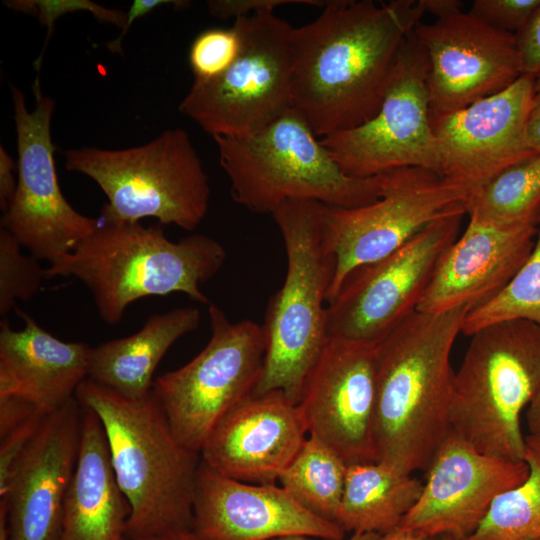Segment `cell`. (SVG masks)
Here are the masks:
<instances>
[{
  "label": "cell",
  "instance_id": "obj_1",
  "mask_svg": "<svg viewBox=\"0 0 540 540\" xmlns=\"http://www.w3.org/2000/svg\"><path fill=\"white\" fill-rule=\"evenodd\" d=\"M424 14L421 0H329L294 28L291 107L317 137L377 113L399 49Z\"/></svg>",
  "mask_w": 540,
  "mask_h": 540
},
{
  "label": "cell",
  "instance_id": "obj_2",
  "mask_svg": "<svg viewBox=\"0 0 540 540\" xmlns=\"http://www.w3.org/2000/svg\"><path fill=\"white\" fill-rule=\"evenodd\" d=\"M468 309L415 311L376 343V461L426 471L451 430L450 355Z\"/></svg>",
  "mask_w": 540,
  "mask_h": 540
},
{
  "label": "cell",
  "instance_id": "obj_3",
  "mask_svg": "<svg viewBox=\"0 0 540 540\" xmlns=\"http://www.w3.org/2000/svg\"><path fill=\"white\" fill-rule=\"evenodd\" d=\"M75 398L103 426L117 483L130 506L125 538L193 530L201 456L177 440L152 391L130 399L87 378Z\"/></svg>",
  "mask_w": 540,
  "mask_h": 540
},
{
  "label": "cell",
  "instance_id": "obj_4",
  "mask_svg": "<svg viewBox=\"0 0 540 540\" xmlns=\"http://www.w3.org/2000/svg\"><path fill=\"white\" fill-rule=\"evenodd\" d=\"M225 259L223 245L204 234L174 242L160 225L104 223L50 264L45 275L83 282L100 317L116 324L131 303L148 296L183 293L210 305L201 285L217 274Z\"/></svg>",
  "mask_w": 540,
  "mask_h": 540
},
{
  "label": "cell",
  "instance_id": "obj_5",
  "mask_svg": "<svg viewBox=\"0 0 540 540\" xmlns=\"http://www.w3.org/2000/svg\"><path fill=\"white\" fill-rule=\"evenodd\" d=\"M323 206L288 200L272 213L284 241L287 269L267 304L266 352L254 394L279 390L298 404L329 339L327 297L335 258L323 234Z\"/></svg>",
  "mask_w": 540,
  "mask_h": 540
},
{
  "label": "cell",
  "instance_id": "obj_6",
  "mask_svg": "<svg viewBox=\"0 0 540 540\" xmlns=\"http://www.w3.org/2000/svg\"><path fill=\"white\" fill-rule=\"evenodd\" d=\"M213 139L232 199L254 213L272 215L288 200L356 208L381 195V174H346L293 108L252 134Z\"/></svg>",
  "mask_w": 540,
  "mask_h": 540
},
{
  "label": "cell",
  "instance_id": "obj_7",
  "mask_svg": "<svg viewBox=\"0 0 540 540\" xmlns=\"http://www.w3.org/2000/svg\"><path fill=\"white\" fill-rule=\"evenodd\" d=\"M540 389V326L509 320L473 335L455 372L451 430L479 452L524 461L521 414Z\"/></svg>",
  "mask_w": 540,
  "mask_h": 540
},
{
  "label": "cell",
  "instance_id": "obj_8",
  "mask_svg": "<svg viewBox=\"0 0 540 540\" xmlns=\"http://www.w3.org/2000/svg\"><path fill=\"white\" fill-rule=\"evenodd\" d=\"M65 168L88 176L103 190L108 199L102 208L104 223L153 217L191 231L208 211L209 179L181 128L136 147L68 149Z\"/></svg>",
  "mask_w": 540,
  "mask_h": 540
},
{
  "label": "cell",
  "instance_id": "obj_9",
  "mask_svg": "<svg viewBox=\"0 0 540 540\" xmlns=\"http://www.w3.org/2000/svg\"><path fill=\"white\" fill-rule=\"evenodd\" d=\"M241 50L221 75L193 81L179 111L212 137L252 134L291 109L293 30L273 11L236 19Z\"/></svg>",
  "mask_w": 540,
  "mask_h": 540
},
{
  "label": "cell",
  "instance_id": "obj_10",
  "mask_svg": "<svg viewBox=\"0 0 540 540\" xmlns=\"http://www.w3.org/2000/svg\"><path fill=\"white\" fill-rule=\"evenodd\" d=\"M208 314L207 345L152 386L177 440L198 453L221 418L253 394L266 352L263 325L250 319L232 322L212 303Z\"/></svg>",
  "mask_w": 540,
  "mask_h": 540
},
{
  "label": "cell",
  "instance_id": "obj_11",
  "mask_svg": "<svg viewBox=\"0 0 540 540\" xmlns=\"http://www.w3.org/2000/svg\"><path fill=\"white\" fill-rule=\"evenodd\" d=\"M381 176L375 202L356 208L323 206V234L335 258L327 303L350 273L391 254L433 221L466 210L471 194L423 168H399Z\"/></svg>",
  "mask_w": 540,
  "mask_h": 540
},
{
  "label": "cell",
  "instance_id": "obj_12",
  "mask_svg": "<svg viewBox=\"0 0 540 540\" xmlns=\"http://www.w3.org/2000/svg\"><path fill=\"white\" fill-rule=\"evenodd\" d=\"M428 73L426 51L413 30L399 49L377 113L355 128L321 139L346 174L373 177L415 167L440 175L439 146L431 126Z\"/></svg>",
  "mask_w": 540,
  "mask_h": 540
},
{
  "label": "cell",
  "instance_id": "obj_13",
  "mask_svg": "<svg viewBox=\"0 0 540 540\" xmlns=\"http://www.w3.org/2000/svg\"><path fill=\"white\" fill-rule=\"evenodd\" d=\"M465 214L433 221L391 254L350 273L327 303L328 337L378 343L417 311Z\"/></svg>",
  "mask_w": 540,
  "mask_h": 540
},
{
  "label": "cell",
  "instance_id": "obj_14",
  "mask_svg": "<svg viewBox=\"0 0 540 540\" xmlns=\"http://www.w3.org/2000/svg\"><path fill=\"white\" fill-rule=\"evenodd\" d=\"M35 106L28 111L21 90L10 85L17 133V188L1 227L22 247L49 265L70 253L91 235L99 221L76 211L60 189L51 138L55 101L43 94L39 77L33 83Z\"/></svg>",
  "mask_w": 540,
  "mask_h": 540
},
{
  "label": "cell",
  "instance_id": "obj_15",
  "mask_svg": "<svg viewBox=\"0 0 540 540\" xmlns=\"http://www.w3.org/2000/svg\"><path fill=\"white\" fill-rule=\"evenodd\" d=\"M414 33L428 57L430 116L450 114L499 93L523 74L515 34L470 11L419 23Z\"/></svg>",
  "mask_w": 540,
  "mask_h": 540
},
{
  "label": "cell",
  "instance_id": "obj_16",
  "mask_svg": "<svg viewBox=\"0 0 540 540\" xmlns=\"http://www.w3.org/2000/svg\"><path fill=\"white\" fill-rule=\"evenodd\" d=\"M298 405L309 436L347 465L376 461V343L329 337Z\"/></svg>",
  "mask_w": 540,
  "mask_h": 540
},
{
  "label": "cell",
  "instance_id": "obj_17",
  "mask_svg": "<svg viewBox=\"0 0 540 540\" xmlns=\"http://www.w3.org/2000/svg\"><path fill=\"white\" fill-rule=\"evenodd\" d=\"M534 76L461 110L430 116L440 175L471 193L505 168L537 154L528 138Z\"/></svg>",
  "mask_w": 540,
  "mask_h": 540
},
{
  "label": "cell",
  "instance_id": "obj_18",
  "mask_svg": "<svg viewBox=\"0 0 540 540\" xmlns=\"http://www.w3.org/2000/svg\"><path fill=\"white\" fill-rule=\"evenodd\" d=\"M426 473L419 499L399 526L429 538L464 540L498 496L525 480L528 465L485 455L450 430Z\"/></svg>",
  "mask_w": 540,
  "mask_h": 540
},
{
  "label": "cell",
  "instance_id": "obj_19",
  "mask_svg": "<svg viewBox=\"0 0 540 540\" xmlns=\"http://www.w3.org/2000/svg\"><path fill=\"white\" fill-rule=\"evenodd\" d=\"M199 540H273L309 536L343 540L345 531L296 501L275 484L248 483L199 465L193 501Z\"/></svg>",
  "mask_w": 540,
  "mask_h": 540
},
{
  "label": "cell",
  "instance_id": "obj_20",
  "mask_svg": "<svg viewBox=\"0 0 540 540\" xmlns=\"http://www.w3.org/2000/svg\"><path fill=\"white\" fill-rule=\"evenodd\" d=\"M81 408L74 397L47 415L19 462L0 500L6 510L8 540H59L79 453Z\"/></svg>",
  "mask_w": 540,
  "mask_h": 540
},
{
  "label": "cell",
  "instance_id": "obj_21",
  "mask_svg": "<svg viewBox=\"0 0 540 540\" xmlns=\"http://www.w3.org/2000/svg\"><path fill=\"white\" fill-rule=\"evenodd\" d=\"M308 429L298 404L282 391L251 394L216 424L201 460L235 480L275 484L300 451Z\"/></svg>",
  "mask_w": 540,
  "mask_h": 540
},
{
  "label": "cell",
  "instance_id": "obj_22",
  "mask_svg": "<svg viewBox=\"0 0 540 540\" xmlns=\"http://www.w3.org/2000/svg\"><path fill=\"white\" fill-rule=\"evenodd\" d=\"M538 227H503L469 218L463 234L441 257L417 311H470L491 300L529 257Z\"/></svg>",
  "mask_w": 540,
  "mask_h": 540
},
{
  "label": "cell",
  "instance_id": "obj_23",
  "mask_svg": "<svg viewBox=\"0 0 540 540\" xmlns=\"http://www.w3.org/2000/svg\"><path fill=\"white\" fill-rule=\"evenodd\" d=\"M24 321L14 330L0 324V398L13 397L48 415L75 397L88 378L92 348L65 342L15 308Z\"/></svg>",
  "mask_w": 540,
  "mask_h": 540
},
{
  "label": "cell",
  "instance_id": "obj_24",
  "mask_svg": "<svg viewBox=\"0 0 540 540\" xmlns=\"http://www.w3.org/2000/svg\"><path fill=\"white\" fill-rule=\"evenodd\" d=\"M82 408L79 453L59 540H122L130 506L117 483L103 426L96 413Z\"/></svg>",
  "mask_w": 540,
  "mask_h": 540
},
{
  "label": "cell",
  "instance_id": "obj_25",
  "mask_svg": "<svg viewBox=\"0 0 540 540\" xmlns=\"http://www.w3.org/2000/svg\"><path fill=\"white\" fill-rule=\"evenodd\" d=\"M200 320V310L193 306L151 315L136 333L92 348L88 378L130 399L148 396L163 356Z\"/></svg>",
  "mask_w": 540,
  "mask_h": 540
},
{
  "label": "cell",
  "instance_id": "obj_26",
  "mask_svg": "<svg viewBox=\"0 0 540 540\" xmlns=\"http://www.w3.org/2000/svg\"><path fill=\"white\" fill-rule=\"evenodd\" d=\"M423 483L379 461L348 465L336 523L351 533L384 534L398 527Z\"/></svg>",
  "mask_w": 540,
  "mask_h": 540
},
{
  "label": "cell",
  "instance_id": "obj_27",
  "mask_svg": "<svg viewBox=\"0 0 540 540\" xmlns=\"http://www.w3.org/2000/svg\"><path fill=\"white\" fill-rule=\"evenodd\" d=\"M469 218L503 226L540 224V154L517 162L473 191Z\"/></svg>",
  "mask_w": 540,
  "mask_h": 540
},
{
  "label": "cell",
  "instance_id": "obj_28",
  "mask_svg": "<svg viewBox=\"0 0 540 540\" xmlns=\"http://www.w3.org/2000/svg\"><path fill=\"white\" fill-rule=\"evenodd\" d=\"M347 468L333 450L309 436L278 482L302 506L336 523Z\"/></svg>",
  "mask_w": 540,
  "mask_h": 540
},
{
  "label": "cell",
  "instance_id": "obj_29",
  "mask_svg": "<svg viewBox=\"0 0 540 540\" xmlns=\"http://www.w3.org/2000/svg\"><path fill=\"white\" fill-rule=\"evenodd\" d=\"M528 475L498 496L477 529L464 540H540V442L525 436Z\"/></svg>",
  "mask_w": 540,
  "mask_h": 540
},
{
  "label": "cell",
  "instance_id": "obj_30",
  "mask_svg": "<svg viewBox=\"0 0 540 540\" xmlns=\"http://www.w3.org/2000/svg\"><path fill=\"white\" fill-rule=\"evenodd\" d=\"M509 320L540 326V224L529 257L495 297L466 314L461 333L471 336L486 326Z\"/></svg>",
  "mask_w": 540,
  "mask_h": 540
},
{
  "label": "cell",
  "instance_id": "obj_31",
  "mask_svg": "<svg viewBox=\"0 0 540 540\" xmlns=\"http://www.w3.org/2000/svg\"><path fill=\"white\" fill-rule=\"evenodd\" d=\"M22 245L8 230L0 229V314L15 309L16 300L27 302L46 277L39 260L22 252Z\"/></svg>",
  "mask_w": 540,
  "mask_h": 540
},
{
  "label": "cell",
  "instance_id": "obj_32",
  "mask_svg": "<svg viewBox=\"0 0 540 540\" xmlns=\"http://www.w3.org/2000/svg\"><path fill=\"white\" fill-rule=\"evenodd\" d=\"M241 50V37L233 24L230 28L213 27L202 31L189 50V64L194 80L205 81L224 73Z\"/></svg>",
  "mask_w": 540,
  "mask_h": 540
},
{
  "label": "cell",
  "instance_id": "obj_33",
  "mask_svg": "<svg viewBox=\"0 0 540 540\" xmlns=\"http://www.w3.org/2000/svg\"><path fill=\"white\" fill-rule=\"evenodd\" d=\"M46 416L43 412L34 410L0 433V498L6 494L19 462L39 432Z\"/></svg>",
  "mask_w": 540,
  "mask_h": 540
},
{
  "label": "cell",
  "instance_id": "obj_34",
  "mask_svg": "<svg viewBox=\"0 0 540 540\" xmlns=\"http://www.w3.org/2000/svg\"><path fill=\"white\" fill-rule=\"evenodd\" d=\"M540 7V0H475L470 12L490 26L517 34Z\"/></svg>",
  "mask_w": 540,
  "mask_h": 540
},
{
  "label": "cell",
  "instance_id": "obj_35",
  "mask_svg": "<svg viewBox=\"0 0 540 540\" xmlns=\"http://www.w3.org/2000/svg\"><path fill=\"white\" fill-rule=\"evenodd\" d=\"M7 4L11 8L34 14L39 18L43 25L48 26L47 38L44 42V48L50 38L53 22L66 12H73L79 9L91 11L96 18L101 21L109 22L123 28L126 23L127 14L107 9L90 1H10Z\"/></svg>",
  "mask_w": 540,
  "mask_h": 540
},
{
  "label": "cell",
  "instance_id": "obj_36",
  "mask_svg": "<svg viewBox=\"0 0 540 540\" xmlns=\"http://www.w3.org/2000/svg\"><path fill=\"white\" fill-rule=\"evenodd\" d=\"M328 1L319 0H209L207 7L210 14L219 19H239L260 11H274L275 8L288 4H306L324 7Z\"/></svg>",
  "mask_w": 540,
  "mask_h": 540
},
{
  "label": "cell",
  "instance_id": "obj_37",
  "mask_svg": "<svg viewBox=\"0 0 540 540\" xmlns=\"http://www.w3.org/2000/svg\"><path fill=\"white\" fill-rule=\"evenodd\" d=\"M520 53L523 74L540 73V7L533 14L526 26L515 34Z\"/></svg>",
  "mask_w": 540,
  "mask_h": 540
},
{
  "label": "cell",
  "instance_id": "obj_38",
  "mask_svg": "<svg viewBox=\"0 0 540 540\" xmlns=\"http://www.w3.org/2000/svg\"><path fill=\"white\" fill-rule=\"evenodd\" d=\"M189 2L187 1H175V0H135L133 4H131L129 11L127 13V19L126 23L122 28L121 33L117 38L112 40L107 44V48L113 52V53H122L121 48V41L123 37L128 32L130 26L134 22L135 19L140 18L151 11H153L155 8L160 7L162 5H174L177 7H183L187 6Z\"/></svg>",
  "mask_w": 540,
  "mask_h": 540
},
{
  "label": "cell",
  "instance_id": "obj_39",
  "mask_svg": "<svg viewBox=\"0 0 540 540\" xmlns=\"http://www.w3.org/2000/svg\"><path fill=\"white\" fill-rule=\"evenodd\" d=\"M16 165L3 146H0V208L4 213L10 207L14 198L17 179Z\"/></svg>",
  "mask_w": 540,
  "mask_h": 540
},
{
  "label": "cell",
  "instance_id": "obj_40",
  "mask_svg": "<svg viewBox=\"0 0 540 540\" xmlns=\"http://www.w3.org/2000/svg\"><path fill=\"white\" fill-rule=\"evenodd\" d=\"M528 138L532 149L540 154V73L534 75L533 96L528 118Z\"/></svg>",
  "mask_w": 540,
  "mask_h": 540
},
{
  "label": "cell",
  "instance_id": "obj_41",
  "mask_svg": "<svg viewBox=\"0 0 540 540\" xmlns=\"http://www.w3.org/2000/svg\"><path fill=\"white\" fill-rule=\"evenodd\" d=\"M425 13L437 19L445 18L462 11L463 3L459 0H421Z\"/></svg>",
  "mask_w": 540,
  "mask_h": 540
},
{
  "label": "cell",
  "instance_id": "obj_42",
  "mask_svg": "<svg viewBox=\"0 0 540 540\" xmlns=\"http://www.w3.org/2000/svg\"><path fill=\"white\" fill-rule=\"evenodd\" d=\"M529 436L540 442V389L526 411Z\"/></svg>",
  "mask_w": 540,
  "mask_h": 540
},
{
  "label": "cell",
  "instance_id": "obj_43",
  "mask_svg": "<svg viewBox=\"0 0 540 540\" xmlns=\"http://www.w3.org/2000/svg\"><path fill=\"white\" fill-rule=\"evenodd\" d=\"M379 540H432V538H429L416 530L398 526L381 534Z\"/></svg>",
  "mask_w": 540,
  "mask_h": 540
},
{
  "label": "cell",
  "instance_id": "obj_44",
  "mask_svg": "<svg viewBox=\"0 0 540 540\" xmlns=\"http://www.w3.org/2000/svg\"><path fill=\"white\" fill-rule=\"evenodd\" d=\"M141 540H199L193 530H180L169 532L155 537Z\"/></svg>",
  "mask_w": 540,
  "mask_h": 540
},
{
  "label": "cell",
  "instance_id": "obj_45",
  "mask_svg": "<svg viewBox=\"0 0 540 540\" xmlns=\"http://www.w3.org/2000/svg\"><path fill=\"white\" fill-rule=\"evenodd\" d=\"M381 534L378 533H352L350 537L343 540H379ZM313 537L309 536H301V535H295V536H286L281 537L273 540H314Z\"/></svg>",
  "mask_w": 540,
  "mask_h": 540
},
{
  "label": "cell",
  "instance_id": "obj_46",
  "mask_svg": "<svg viewBox=\"0 0 540 540\" xmlns=\"http://www.w3.org/2000/svg\"><path fill=\"white\" fill-rule=\"evenodd\" d=\"M0 540H8L6 510L3 504H0Z\"/></svg>",
  "mask_w": 540,
  "mask_h": 540
},
{
  "label": "cell",
  "instance_id": "obj_47",
  "mask_svg": "<svg viewBox=\"0 0 540 540\" xmlns=\"http://www.w3.org/2000/svg\"><path fill=\"white\" fill-rule=\"evenodd\" d=\"M432 540H455V539L451 536L441 535V536L433 537Z\"/></svg>",
  "mask_w": 540,
  "mask_h": 540
},
{
  "label": "cell",
  "instance_id": "obj_48",
  "mask_svg": "<svg viewBox=\"0 0 540 540\" xmlns=\"http://www.w3.org/2000/svg\"><path fill=\"white\" fill-rule=\"evenodd\" d=\"M122 540H125V539H122Z\"/></svg>",
  "mask_w": 540,
  "mask_h": 540
}]
</instances>
